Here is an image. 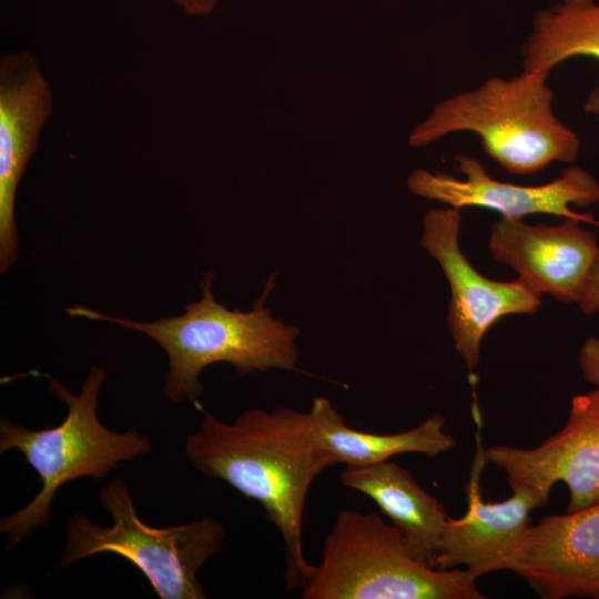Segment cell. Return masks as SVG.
<instances>
[{
	"mask_svg": "<svg viewBox=\"0 0 599 599\" xmlns=\"http://www.w3.org/2000/svg\"><path fill=\"white\" fill-rule=\"evenodd\" d=\"M184 454L197 471L261 505L284 542L286 589H303L316 569L302 546L307 494L315 478L336 465L309 413L251 408L231 423L206 413L186 437Z\"/></svg>",
	"mask_w": 599,
	"mask_h": 599,
	"instance_id": "6da1fadb",
	"label": "cell"
},
{
	"mask_svg": "<svg viewBox=\"0 0 599 599\" xmlns=\"http://www.w3.org/2000/svg\"><path fill=\"white\" fill-rule=\"evenodd\" d=\"M275 276H270L248 312L230 309L215 300L214 273L209 271L201 282V300L189 303L181 315L136 322L81 305L68 307L67 313L113 323L152 338L169 359L163 394L174 403L191 402L199 406L204 389L200 375L209 365L229 363L241 376L271 368L296 369L300 354L295 341L300 329L274 318L265 307Z\"/></svg>",
	"mask_w": 599,
	"mask_h": 599,
	"instance_id": "7a4b0ae2",
	"label": "cell"
},
{
	"mask_svg": "<svg viewBox=\"0 0 599 599\" xmlns=\"http://www.w3.org/2000/svg\"><path fill=\"white\" fill-rule=\"evenodd\" d=\"M105 379L103 368L90 367L75 395L59 380L51 379L49 392L67 407L65 417L54 427L30 429L0 419V453H21L41 485L28 505L0 519L7 551L50 524L52 502L63 485L82 477L100 480L119 464L151 451V439L135 428L118 433L100 422L98 397Z\"/></svg>",
	"mask_w": 599,
	"mask_h": 599,
	"instance_id": "3957f363",
	"label": "cell"
},
{
	"mask_svg": "<svg viewBox=\"0 0 599 599\" xmlns=\"http://www.w3.org/2000/svg\"><path fill=\"white\" fill-rule=\"evenodd\" d=\"M549 72L494 77L443 100L412 130L408 143L425 146L466 131L477 135L485 153L511 174H531L552 162L572 164L580 140L554 113Z\"/></svg>",
	"mask_w": 599,
	"mask_h": 599,
	"instance_id": "277c9868",
	"label": "cell"
},
{
	"mask_svg": "<svg viewBox=\"0 0 599 599\" xmlns=\"http://www.w3.org/2000/svg\"><path fill=\"white\" fill-rule=\"evenodd\" d=\"M466 568L419 561L402 532L379 515L345 509L324 539L303 599H483Z\"/></svg>",
	"mask_w": 599,
	"mask_h": 599,
	"instance_id": "5b68a950",
	"label": "cell"
},
{
	"mask_svg": "<svg viewBox=\"0 0 599 599\" xmlns=\"http://www.w3.org/2000/svg\"><path fill=\"white\" fill-rule=\"evenodd\" d=\"M111 526L93 522L80 511L68 519L65 542L57 570L100 554L130 561L149 580L160 599H205L197 571L222 550L224 528L213 517L170 527H153L138 515L129 484L122 478L99 491Z\"/></svg>",
	"mask_w": 599,
	"mask_h": 599,
	"instance_id": "8992f818",
	"label": "cell"
},
{
	"mask_svg": "<svg viewBox=\"0 0 599 599\" xmlns=\"http://www.w3.org/2000/svg\"><path fill=\"white\" fill-rule=\"evenodd\" d=\"M460 210L432 209L423 219L422 246L443 268L450 287L448 325L455 348L467 368L480 359L481 341L501 317L532 314L541 305L535 286L516 281L489 280L476 271L459 247Z\"/></svg>",
	"mask_w": 599,
	"mask_h": 599,
	"instance_id": "52a82bcc",
	"label": "cell"
},
{
	"mask_svg": "<svg viewBox=\"0 0 599 599\" xmlns=\"http://www.w3.org/2000/svg\"><path fill=\"white\" fill-rule=\"evenodd\" d=\"M488 464L501 469L512 489L527 488L546 501L552 486L569 490L568 512L599 502V387L576 395L565 426L539 446L485 448Z\"/></svg>",
	"mask_w": 599,
	"mask_h": 599,
	"instance_id": "ba28073f",
	"label": "cell"
},
{
	"mask_svg": "<svg viewBox=\"0 0 599 599\" xmlns=\"http://www.w3.org/2000/svg\"><path fill=\"white\" fill-rule=\"evenodd\" d=\"M455 161L456 170L464 174V180L447 173L416 169L407 177L408 190L458 210L485 207L508 219L551 214L599 226V221L591 214L578 213L570 207L599 203V181L579 165H569L559 177L546 184L524 186L491 179L483 163L474 156L458 154Z\"/></svg>",
	"mask_w": 599,
	"mask_h": 599,
	"instance_id": "9c48e42d",
	"label": "cell"
},
{
	"mask_svg": "<svg viewBox=\"0 0 599 599\" xmlns=\"http://www.w3.org/2000/svg\"><path fill=\"white\" fill-rule=\"evenodd\" d=\"M53 93L39 59L29 49L0 58V272L19 253L17 189L52 113Z\"/></svg>",
	"mask_w": 599,
	"mask_h": 599,
	"instance_id": "30bf717a",
	"label": "cell"
},
{
	"mask_svg": "<svg viewBox=\"0 0 599 599\" xmlns=\"http://www.w3.org/2000/svg\"><path fill=\"white\" fill-rule=\"evenodd\" d=\"M476 453L465 485L467 511L460 518H449L444 526L435 567L466 568L478 578L506 570L530 527L529 515L546 505L537 493L527 488L512 489V495L497 502L485 501L481 475L488 460L481 443L480 418L476 416Z\"/></svg>",
	"mask_w": 599,
	"mask_h": 599,
	"instance_id": "8fae6325",
	"label": "cell"
},
{
	"mask_svg": "<svg viewBox=\"0 0 599 599\" xmlns=\"http://www.w3.org/2000/svg\"><path fill=\"white\" fill-rule=\"evenodd\" d=\"M581 223L565 219L558 225H530L501 216L491 227L489 251L540 293L578 304L599 256L596 233Z\"/></svg>",
	"mask_w": 599,
	"mask_h": 599,
	"instance_id": "7c38bea8",
	"label": "cell"
},
{
	"mask_svg": "<svg viewBox=\"0 0 599 599\" xmlns=\"http://www.w3.org/2000/svg\"><path fill=\"white\" fill-rule=\"evenodd\" d=\"M506 570L542 599L599 598V502L530 525Z\"/></svg>",
	"mask_w": 599,
	"mask_h": 599,
	"instance_id": "4fadbf2b",
	"label": "cell"
},
{
	"mask_svg": "<svg viewBox=\"0 0 599 599\" xmlns=\"http://www.w3.org/2000/svg\"><path fill=\"white\" fill-rule=\"evenodd\" d=\"M341 483L370 498L404 536L412 554L435 567L447 511L444 505L396 463L346 466Z\"/></svg>",
	"mask_w": 599,
	"mask_h": 599,
	"instance_id": "5bb4252c",
	"label": "cell"
},
{
	"mask_svg": "<svg viewBox=\"0 0 599 599\" xmlns=\"http://www.w3.org/2000/svg\"><path fill=\"white\" fill-rule=\"evenodd\" d=\"M308 413L319 443L335 464L368 466L407 453L436 457L457 444L456 438L444 430L446 420L440 414L402 433L373 434L351 428L325 397H315Z\"/></svg>",
	"mask_w": 599,
	"mask_h": 599,
	"instance_id": "9a60e30c",
	"label": "cell"
},
{
	"mask_svg": "<svg viewBox=\"0 0 599 599\" xmlns=\"http://www.w3.org/2000/svg\"><path fill=\"white\" fill-rule=\"evenodd\" d=\"M520 53L522 71H550L578 57L599 61V1L560 0L541 9Z\"/></svg>",
	"mask_w": 599,
	"mask_h": 599,
	"instance_id": "2e32d148",
	"label": "cell"
},
{
	"mask_svg": "<svg viewBox=\"0 0 599 599\" xmlns=\"http://www.w3.org/2000/svg\"><path fill=\"white\" fill-rule=\"evenodd\" d=\"M579 366L586 382L599 387V338L589 337L579 351Z\"/></svg>",
	"mask_w": 599,
	"mask_h": 599,
	"instance_id": "e0dca14e",
	"label": "cell"
},
{
	"mask_svg": "<svg viewBox=\"0 0 599 599\" xmlns=\"http://www.w3.org/2000/svg\"><path fill=\"white\" fill-rule=\"evenodd\" d=\"M578 305L585 314H595L599 312V256L587 281Z\"/></svg>",
	"mask_w": 599,
	"mask_h": 599,
	"instance_id": "ac0fdd59",
	"label": "cell"
},
{
	"mask_svg": "<svg viewBox=\"0 0 599 599\" xmlns=\"http://www.w3.org/2000/svg\"><path fill=\"white\" fill-rule=\"evenodd\" d=\"M184 13L193 17L211 14L221 0H174Z\"/></svg>",
	"mask_w": 599,
	"mask_h": 599,
	"instance_id": "d6986e66",
	"label": "cell"
},
{
	"mask_svg": "<svg viewBox=\"0 0 599 599\" xmlns=\"http://www.w3.org/2000/svg\"><path fill=\"white\" fill-rule=\"evenodd\" d=\"M583 110L596 118L599 124V85H597L587 97Z\"/></svg>",
	"mask_w": 599,
	"mask_h": 599,
	"instance_id": "ffe728a7",
	"label": "cell"
}]
</instances>
